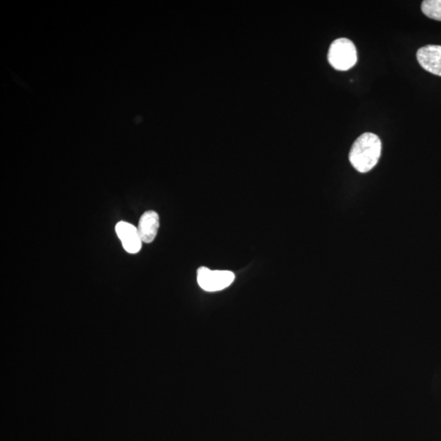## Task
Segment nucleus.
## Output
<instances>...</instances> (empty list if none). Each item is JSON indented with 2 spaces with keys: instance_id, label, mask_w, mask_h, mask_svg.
Here are the masks:
<instances>
[{
  "instance_id": "f03ea898",
  "label": "nucleus",
  "mask_w": 441,
  "mask_h": 441,
  "mask_svg": "<svg viewBox=\"0 0 441 441\" xmlns=\"http://www.w3.org/2000/svg\"><path fill=\"white\" fill-rule=\"evenodd\" d=\"M357 59L356 46L350 39L340 38L331 44L328 53V61L335 70H350L356 64Z\"/></svg>"
},
{
  "instance_id": "0eeeda50",
  "label": "nucleus",
  "mask_w": 441,
  "mask_h": 441,
  "mask_svg": "<svg viewBox=\"0 0 441 441\" xmlns=\"http://www.w3.org/2000/svg\"><path fill=\"white\" fill-rule=\"evenodd\" d=\"M421 8L426 16L441 22V0H425Z\"/></svg>"
},
{
  "instance_id": "7ed1b4c3",
  "label": "nucleus",
  "mask_w": 441,
  "mask_h": 441,
  "mask_svg": "<svg viewBox=\"0 0 441 441\" xmlns=\"http://www.w3.org/2000/svg\"><path fill=\"white\" fill-rule=\"evenodd\" d=\"M235 274L230 271L210 270L201 266L197 271V282L207 292H217L228 288L233 283Z\"/></svg>"
},
{
  "instance_id": "39448f33",
  "label": "nucleus",
  "mask_w": 441,
  "mask_h": 441,
  "mask_svg": "<svg viewBox=\"0 0 441 441\" xmlns=\"http://www.w3.org/2000/svg\"><path fill=\"white\" fill-rule=\"evenodd\" d=\"M417 59L425 70L441 76V46L430 44L424 46L418 50Z\"/></svg>"
},
{
  "instance_id": "20e7f679",
  "label": "nucleus",
  "mask_w": 441,
  "mask_h": 441,
  "mask_svg": "<svg viewBox=\"0 0 441 441\" xmlns=\"http://www.w3.org/2000/svg\"><path fill=\"white\" fill-rule=\"evenodd\" d=\"M116 232L126 252L131 254L139 252L142 240L137 228L129 223L120 222L116 225Z\"/></svg>"
},
{
  "instance_id": "f257e3e1",
  "label": "nucleus",
  "mask_w": 441,
  "mask_h": 441,
  "mask_svg": "<svg viewBox=\"0 0 441 441\" xmlns=\"http://www.w3.org/2000/svg\"><path fill=\"white\" fill-rule=\"evenodd\" d=\"M381 151L380 138L372 132L363 133L352 147L349 161L356 170L366 173L377 165Z\"/></svg>"
},
{
  "instance_id": "423d86ee",
  "label": "nucleus",
  "mask_w": 441,
  "mask_h": 441,
  "mask_svg": "<svg viewBox=\"0 0 441 441\" xmlns=\"http://www.w3.org/2000/svg\"><path fill=\"white\" fill-rule=\"evenodd\" d=\"M159 228L160 218L156 212L147 211L143 213L137 227L142 242L147 244L153 242L156 237Z\"/></svg>"
}]
</instances>
